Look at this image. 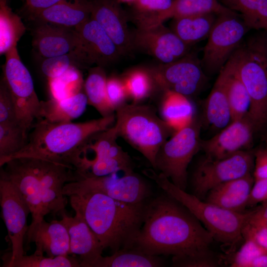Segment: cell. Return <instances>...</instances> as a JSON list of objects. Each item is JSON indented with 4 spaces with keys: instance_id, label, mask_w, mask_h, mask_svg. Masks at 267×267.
Listing matches in <instances>:
<instances>
[{
    "instance_id": "cell-32",
    "label": "cell",
    "mask_w": 267,
    "mask_h": 267,
    "mask_svg": "<svg viewBox=\"0 0 267 267\" xmlns=\"http://www.w3.org/2000/svg\"><path fill=\"white\" fill-rule=\"evenodd\" d=\"M222 70L224 74L225 90L232 122L248 114L250 99L245 87L229 61H227Z\"/></svg>"
},
{
    "instance_id": "cell-27",
    "label": "cell",
    "mask_w": 267,
    "mask_h": 267,
    "mask_svg": "<svg viewBox=\"0 0 267 267\" xmlns=\"http://www.w3.org/2000/svg\"><path fill=\"white\" fill-rule=\"evenodd\" d=\"M173 3V0H134L126 12L137 28H148L169 19Z\"/></svg>"
},
{
    "instance_id": "cell-7",
    "label": "cell",
    "mask_w": 267,
    "mask_h": 267,
    "mask_svg": "<svg viewBox=\"0 0 267 267\" xmlns=\"http://www.w3.org/2000/svg\"><path fill=\"white\" fill-rule=\"evenodd\" d=\"M118 137L114 125L93 134L87 140L81 150L76 170L81 179L134 172L132 159L118 144Z\"/></svg>"
},
{
    "instance_id": "cell-18",
    "label": "cell",
    "mask_w": 267,
    "mask_h": 267,
    "mask_svg": "<svg viewBox=\"0 0 267 267\" xmlns=\"http://www.w3.org/2000/svg\"><path fill=\"white\" fill-rule=\"evenodd\" d=\"M0 172L17 187L29 206L32 215V226L47 215L42 201L41 185L31 158L12 159L0 167Z\"/></svg>"
},
{
    "instance_id": "cell-24",
    "label": "cell",
    "mask_w": 267,
    "mask_h": 267,
    "mask_svg": "<svg viewBox=\"0 0 267 267\" xmlns=\"http://www.w3.org/2000/svg\"><path fill=\"white\" fill-rule=\"evenodd\" d=\"M253 174L221 183L210 190L206 201L236 212H244L254 183Z\"/></svg>"
},
{
    "instance_id": "cell-14",
    "label": "cell",
    "mask_w": 267,
    "mask_h": 267,
    "mask_svg": "<svg viewBox=\"0 0 267 267\" xmlns=\"http://www.w3.org/2000/svg\"><path fill=\"white\" fill-rule=\"evenodd\" d=\"M0 203L2 218L11 243L12 250L3 256L11 261L25 255L24 241L28 230L30 208L15 185L0 172Z\"/></svg>"
},
{
    "instance_id": "cell-1",
    "label": "cell",
    "mask_w": 267,
    "mask_h": 267,
    "mask_svg": "<svg viewBox=\"0 0 267 267\" xmlns=\"http://www.w3.org/2000/svg\"><path fill=\"white\" fill-rule=\"evenodd\" d=\"M214 240L184 206L165 193L146 202L142 225L129 248L172 256L174 262L209 248Z\"/></svg>"
},
{
    "instance_id": "cell-3",
    "label": "cell",
    "mask_w": 267,
    "mask_h": 267,
    "mask_svg": "<svg viewBox=\"0 0 267 267\" xmlns=\"http://www.w3.org/2000/svg\"><path fill=\"white\" fill-rule=\"evenodd\" d=\"M115 119V114L81 123L40 119L34 124L24 147L8 158L4 164L13 158L33 157L76 170L81 148L87 140L93 134L111 127Z\"/></svg>"
},
{
    "instance_id": "cell-23",
    "label": "cell",
    "mask_w": 267,
    "mask_h": 267,
    "mask_svg": "<svg viewBox=\"0 0 267 267\" xmlns=\"http://www.w3.org/2000/svg\"><path fill=\"white\" fill-rule=\"evenodd\" d=\"M60 220L66 227L70 239V254L78 255L80 267L87 265L102 255L104 249L84 219L75 214L71 217L65 212Z\"/></svg>"
},
{
    "instance_id": "cell-48",
    "label": "cell",
    "mask_w": 267,
    "mask_h": 267,
    "mask_svg": "<svg viewBox=\"0 0 267 267\" xmlns=\"http://www.w3.org/2000/svg\"><path fill=\"white\" fill-rule=\"evenodd\" d=\"M267 202V178L255 180L247 207Z\"/></svg>"
},
{
    "instance_id": "cell-37",
    "label": "cell",
    "mask_w": 267,
    "mask_h": 267,
    "mask_svg": "<svg viewBox=\"0 0 267 267\" xmlns=\"http://www.w3.org/2000/svg\"><path fill=\"white\" fill-rule=\"evenodd\" d=\"M29 132L19 124H0V167L26 145Z\"/></svg>"
},
{
    "instance_id": "cell-9",
    "label": "cell",
    "mask_w": 267,
    "mask_h": 267,
    "mask_svg": "<svg viewBox=\"0 0 267 267\" xmlns=\"http://www.w3.org/2000/svg\"><path fill=\"white\" fill-rule=\"evenodd\" d=\"M3 77L11 94L19 124L29 132L42 119L41 101L35 91L31 75L20 59L17 47L5 55Z\"/></svg>"
},
{
    "instance_id": "cell-29",
    "label": "cell",
    "mask_w": 267,
    "mask_h": 267,
    "mask_svg": "<svg viewBox=\"0 0 267 267\" xmlns=\"http://www.w3.org/2000/svg\"><path fill=\"white\" fill-rule=\"evenodd\" d=\"M216 15L207 13L174 18L170 29L185 44L191 46L208 37Z\"/></svg>"
},
{
    "instance_id": "cell-49",
    "label": "cell",
    "mask_w": 267,
    "mask_h": 267,
    "mask_svg": "<svg viewBox=\"0 0 267 267\" xmlns=\"http://www.w3.org/2000/svg\"><path fill=\"white\" fill-rule=\"evenodd\" d=\"M243 239L250 238L267 249V227L251 225L246 223L242 230Z\"/></svg>"
},
{
    "instance_id": "cell-46",
    "label": "cell",
    "mask_w": 267,
    "mask_h": 267,
    "mask_svg": "<svg viewBox=\"0 0 267 267\" xmlns=\"http://www.w3.org/2000/svg\"><path fill=\"white\" fill-rule=\"evenodd\" d=\"M23 5L21 12L26 18L33 21L43 10L54 5L62 0H22Z\"/></svg>"
},
{
    "instance_id": "cell-35",
    "label": "cell",
    "mask_w": 267,
    "mask_h": 267,
    "mask_svg": "<svg viewBox=\"0 0 267 267\" xmlns=\"http://www.w3.org/2000/svg\"><path fill=\"white\" fill-rule=\"evenodd\" d=\"M230 10L241 14L249 29L267 31V0H219Z\"/></svg>"
},
{
    "instance_id": "cell-31",
    "label": "cell",
    "mask_w": 267,
    "mask_h": 267,
    "mask_svg": "<svg viewBox=\"0 0 267 267\" xmlns=\"http://www.w3.org/2000/svg\"><path fill=\"white\" fill-rule=\"evenodd\" d=\"M164 262L160 256L148 255L131 248L120 249L111 255H102L86 267H159Z\"/></svg>"
},
{
    "instance_id": "cell-40",
    "label": "cell",
    "mask_w": 267,
    "mask_h": 267,
    "mask_svg": "<svg viewBox=\"0 0 267 267\" xmlns=\"http://www.w3.org/2000/svg\"><path fill=\"white\" fill-rule=\"evenodd\" d=\"M122 79L128 97L134 103L148 97L156 86L149 70L134 69L127 73Z\"/></svg>"
},
{
    "instance_id": "cell-8",
    "label": "cell",
    "mask_w": 267,
    "mask_h": 267,
    "mask_svg": "<svg viewBox=\"0 0 267 267\" xmlns=\"http://www.w3.org/2000/svg\"><path fill=\"white\" fill-rule=\"evenodd\" d=\"M201 125L196 118L176 132L159 149L154 170L159 171L174 184L185 190L187 168L194 156L201 150Z\"/></svg>"
},
{
    "instance_id": "cell-13",
    "label": "cell",
    "mask_w": 267,
    "mask_h": 267,
    "mask_svg": "<svg viewBox=\"0 0 267 267\" xmlns=\"http://www.w3.org/2000/svg\"><path fill=\"white\" fill-rule=\"evenodd\" d=\"M149 71L156 86L164 91L171 90L187 97L199 93L207 78L197 56L188 53L171 63L161 64Z\"/></svg>"
},
{
    "instance_id": "cell-45",
    "label": "cell",
    "mask_w": 267,
    "mask_h": 267,
    "mask_svg": "<svg viewBox=\"0 0 267 267\" xmlns=\"http://www.w3.org/2000/svg\"><path fill=\"white\" fill-rule=\"evenodd\" d=\"M106 92L108 100L115 111L116 108L126 103L128 97L123 79L116 76L107 78Z\"/></svg>"
},
{
    "instance_id": "cell-42",
    "label": "cell",
    "mask_w": 267,
    "mask_h": 267,
    "mask_svg": "<svg viewBox=\"0 0 267 267\" xmlns=\"http://www.w3.org/2000/svg\"><path fill=\"white\" fill-rule=\"evenodd\" d=\"M244 242L234 254L230 267H250L252 262L259 256L267 253V249L250 238L244 239Z\"/></svg>"
},
{
    "instance_id": "cell-6",
    "label": "cell",
    "mask_w": 267,
    "mask_h": 267,
    "mask_svg": "<svg viewBox=\"0 0 267 267\" xmlns=\"http://www.w3.org/2000/svg\"><path fill=\"white\" fill-rule=\"evenodd\" d=\"M245 87L250 99L248 116L257 131L267 125V56L265 37L240 45L228 60Z\"/></svg>"
},
{
    "instance_id": "cell-43",
    "label": "cell",
    "mask_w": 267,
    "mask_h": 267,
    "mask_svg": "<svg viewBox=\"0 0 267 267\" xmlns=\"http://www.w3.org/2000/svg\"><path fill=\"white\" fill-rule=\"evenodd\" d=\"M222 258L208 248L189 257L173 263L180 267H217L221 265Z\"/></svg>"
},
{
    "instance_id": "cell-20",
    "label": "cell",
    "mask_w": 267,
    "mask_h": 267,
    "mask_svg": "<svg viewBox=\"0 0 267 267\" xmlns=\"http://www.w3.org/2000/svg\"><path fill=\"white\" fill-rule=\"evenodd\" d=\"M91 17L103 29L118 47L122 56L134 51L126 12L118 0H86Z\"/></svg>"
},
{
    "instance_id": "cell-25",
    "label": "cell",
    "mask_w": 267,
    "mask_h": 267,
    "mask_svg": "<svg viewBox=\"0 0 267 267\" xmlns=\"http://www.w3.org/2000/svg\"><path fill=\"white\" fill-rule=\"evenodd\" d=\"M90 17L86 0H62L40 12L33 22L47 23L76 29Z\"/></svg>"
},
{
    "instance_id": "cell-30",
    "label": "cell",
    "mask_w": 267,
    "mask_h": 267,
    "mask_svg": "<svg viewBox=\"0 0 267 267\" xmlns=\"http://www.w3.org/2000/svg\"><path fill=\"white\" fill-rule=\"evenodd\" d=\"M161 106L163 119L175 132L191 123L194 117V108L188 98L179 93L164 91Z\"/></svg>"
},
{
    "instance_id": "cell-4",
    "label": "cell",
    "mask_w": 267,
    "mask_h": 267,
    "mask_svg": "<svg viewBox=\"0 0 267 267\" xmlns=\"http://www.w3.org/2000/svg\"><path fill=\"white\" fill-rule=\"evenodd\" d=\"M142 173L165 193L184 206L213 235L214 240L233 248L243 239L242 230L250 211L233 212L201 200L178 188L154 169H145Z\"/></svg>"
},
{
    "instance_id": "cell-44",
    "label": "cell",
    "mask_w": 267,
    "mask_h": 267,
    "mask_svg": "<svg viewBox=\"0 0 267 267\" xmlns=\"http://www.w3.org/2000/svg\"><path fill=\"white\" fill-rule=\"evenodd\" d=\"M14 103L8 88L3 78L0 83V124H16Z\"/></svg>"
},
{
    "instance_id": "cell-36",
    "label": "cell",
    "mask_w": 267,
    "mask_h": 267,
    "mask_svg": "<svg viewBox=\"0 0 267 267\" xmlns=\"http://www.w3.org/2000/svg\"><path fill=\"white\" fill-rule=\"evenodd\" d=\"M207 13L217 15L238 14L223 5L219 0H173L169 18Z\"/></svg>"
},
{
    "instance_id": "cell-12",
    "label": "cell",
    "mask_w": 267,
    "mask_h": 267,
    "mask_svg": "<svg viewBox=\"0 0 267 267\" xmlns=\"http://www.w3.org/2000/svg\"><path fill=\"white\" fill-rule=\"evenodd\" d=\"M248 29L238 14L217 15L203 48V68L209 74L220 73Z\"/></svg>"
},
{
    "instance_id": "cell-38",
    "label": "cell",
    "mask_w": 267,
    "mask_h": 267,
    "mask_svg": "<svg viewBox=\"0 0 267 267\" xmlns=\"http://www.w3.org/2000/svg\"><path fill=\"white\" fill-rule=\"evenodd\" d=\"M48 81L50 98L63 99L84 90L82 74L80 69L76 66L62 76Z\"/></svg>"
},
{
    "instance_id": "cell-34",
    "label": "cell",
    "mask_w": 267,
    "mask_h": 267,
    "mask_svg": "<svg viewBox=\"0 0 267 267\" xmlns=\"http://www.w3.org/2000/svg\"><path fill=\"white\" fill-rule=\"evenodd\" d=\"M8 0H0V54L5 55L17 44L26 31L22 17L14 13Z\"/></svg>"
},
{
    "instance_id": "cell-41",
    "label": "cell",
    "mask_w": 267,
    "mask_h": 267,
    "mask_svg": "<svg viewBox=\"0 0 267 267\" xmlns=\"http://www.w3.org/2000/svg\"><path fill=\"white\" fill-rule=\"evenodd\" d=\"M73 66L80 69L74 54L71 52L62 55L44 58L41 64V70L48 80L62 76Z\"/></svg>"
},
{
    "instance_id": "cell-47",
    "label": "cell",
    "mask_w": 267,
    "mask_h": 267,
    "mask_svg": "<svg viewBox=\"0 0 267 267\" xmlns=\"http://www.w3.org/2000/svg\"><path fill=\"white\" fill-rule=\"evenodd\" d=\"M253 176L255 180L267 178V141L264 146L253 151Z\"/></svg>"
},
{
    "instance_id": "cell-5",
    "label": "cell",
    "mask_w": 267,
    "mask_h": 267,
    "mask_svg": "<svg viewBox=\"0 0 267 267\" xmlns=\"http://www.w3.org/2000/svg\"><path fill=\"white\" fill-rule=\"evenodd\" d=\"M115 112L118 136L141 153L154 169L159 149L176 132L152 106L126 102Z\"/></svg>"
},
{
    "instance_id": "cell-16",
    "label": "cell",
    "mask_w": 267,
    "mask_h": 267,
    "mask_svg": "<svg viewBox=\"0 0 267 267\" xmlns=\"http://www.w3.org/2000/svg\"><path fill=\"white\" fill-rule=\"evenodd\" d=\"M134 50L146 53L161 64L174 62L189 52L190 46L163 23L131 31Z\"/></svg>"
},
{
    "instance_id": "cell-53",
    "label": "cell",
    "mask_w": 267,
    "mask_h": 267,
    "mask_svg": "<svg viewBox=\"0 0 267 267\" xmlns=\"http://www.w3.org/2000/svg\"><path fill=\"white\" fill-rule=\"evenodd\" d=\"M118 0L120 3L121 2H126V3H128L129 4H130L134 0Z\"/></svg>"
},
{
    "instance_id": "cell-11",
    "label": "cell",
    "mask_w": 267,
    "mask_h": 267,
    "mask_svg": "<svg viewBox=\"0 0 267 267\" xmlns=\"http://www.w3.org/2000/svg\"><path fill=\"white\" fill-rule=\"evenodd\" d=\"M254 167L253 151L249 150L221 159L205 157L198 163L192 174V194L204 200L208 192L217 185L253 174Z\"/></svg>"
},
{
    "instance_id": "cell-17",
    "label": "cell",
    "mask_w": 267,
    "mask_h": 267,
    "mask_svg": "<svg viewBox=\"0 0 267 267\" xmlns=\"http://www.w3.org/2000/svg\"><path fill=\"white\" fill-rule=\"evenodd\" d=\"M30 158L38 176L46 214L55 216L65 212L67 199L63 194V189L67 183L80 180L76 170L47 160Z\"/></svg>"
},
{
    "instance_id": "cell-51",
    "label": "cell",
    "mask_w": 267,
    "mask_h": 267,
    "mask_svg": "<svg viewBox=\"0 0 267 267\" xmlns=\"http://www.w3.org/2000/svg\"><path fill=\"white\" fill-rule=\"evenodd\" d=\"M250 267H267V253L255 259L251 263Z\"/></svg>"
},
{
    "instance_id": "cell-10",
    "label": "cell",
    "mask_w": 267,
    "mask_h": 267,
    "mask_svg": "<svg viewBox=\"0 0 267 267\" xmlns=\"http://www.w3.org/2000/svg\"><path fill=\"white\" fill-rule=\"evenodd\" d=\"M120 172L108 175L86 178L78 181L67 183L63 194L70 195L85 191L104 194L122 202L137 204L149 200L151 189L147 181L134 172Z\"/></svg>"
},
{
    "instance_id": "cell-26",
    "label": "cell",
    "mask_w": 267,
    "mask_h": 267,
    "mask_svg": "<svg viewBox=\"0 0 267 267\" xmlns=\"http://www.w3.org/2000/svg\"><path fill=\"white\" fill-rule=\"evenodd\" d=\"M219 75L205 101L203 115L207 124L219 131L231 122V114L227 98L225 77L221 70Z\"/></svg>"
},
{
    "instance_id": "cell-50",
    "label": "cell",
    "mask_w": 267,
    "mask_h": 267,
    "mask_svg": "<svg viewBox=\"0 0 267 267\" xmlns=\"http://www.w3.org/2000/svg\"><path fill=\"white\" fill-rule=\"evenodd\" d=\"M247 223L253 226L267 227V202L250 211Z\"/></svg>"
},
{
    "instance_id": "cell-15",
    "label": "cell",
    "mask_w": 267,
    "mask_h": 267,
    "mask_svg": "<svg viewBox=\"0 0 267 267\" xmlns=\"http://www.w3.org/2000/svg\"><path fill=\"white\" fill-rule=\"evenodd\" d=\"M78 44L72 51L80 69L105 67L122 55L113 40L91 17L78 28Z\"/></svg>"
},
{
    "instance_id": "cell-22",
    "label": "cell",
    "mask_w": 267,
    "mask_h": 267,
    "mask_svg": "<svg viewBox=\"0 0 267 267\" xmlns=\"http://www.w3.org/2000/svg\"><path fill=\"white\" fill-rule=\"evenodd\" d=\"M28 243L36 245L35 253L54 257L70 254V239L67 229L61 221L46 222L44 219L29 226L26 234Z\"/></svg>"
},
{
    "instance_id": "cell-21",
    "label": "cell",
    "mask_w": 267,
    "mask_h": 267,
    "mask_svg": "<svg viewBox=\"0 0 267 267\" xmlns=\"http://www.w3.org/2000/svg\"><path fill=\"white\" fill-rule=\"evenodd\" d=\"M32 32V45L44 59L72 52L78 44V33L69 28L43 22H35Z\"/></svg>"
},
{
    "instance_id": "cell-19",
    "label": "cell",
    "mask_w": 267,
    "mask_h": 267,
    "mask_svg": "<svg viewBox=\"0 0 267 267\" xmlns=\"http://www.w3.org/2000/svg\"><path fill=\"white\" fill-rule=\"evenodd\" d=\"M256 129L248 114L231 122L212 137L201 141L205 157L221 159L251 147Z\"/></svg>"
},
{
    "instance_id": "cell-39",
    "label": "cell",
    "mask_w": 267,
    "mask_h": 267,
    "mask_svg": "<svg viewBox=\"0 0 267 267\" xmlns=\"http://www.w3.org/2000/svg\"><path fill=\"white\" fill-rule=\"evenodd\" d=\"M2 267H80L78 258L59 256L54 257L33 253L11 261L3 262Z\"/></svg>"
},
{
    "instance_id": "cell-33",
    "label": "cell",
    "mask_w": 267,
    "mask_h": 267,
    "mask_svg": "<svg viewBox=\"0 0 267 267\" xmlns=\"http://www.w3.org/2000/svg\"><path fill=\"white\" fill-rule=\"evenodd\" d=\"M107 79L104 67L96 66L89 68L84 83V90L88 104L93 106L103 117L115 114V110L107 95Z\"/></svg>"
},
{
    "instance_id": "cell-2",
    "label": "cell",
    "mask_w": 267,
    "mask_h": 267,
    "mask_svg": "<svg viewBox=\"0 0 267 267\" xmlns=\"http://www.w3.org/2000/svg\"><path fill=\"white\" fill-rule=\"evenodd\" d=\"M75 214L88 223L104 250L129 248L141 228L147 202L128 203L104 194L85 191L68 196Z\"/></svg>"
},
{
    "instance_id": "cell-52",
    "label": "cell",
    "mask_w": 267,
    "mask_h": 267,
    "mask_svg": "<svg viewBox=\"0 0 267 267\" xmlns=\"http://www.w3.org/2000/svg\"><path fill=\"white\" fill-rule=\"evenodd\" d=\"M265 49L266 52V54L267 56V34L266 36H265Z\"/></svg>"
},
{
    "instance_id": "cell-28",
    "label": "cell",
    "mask_w": 267,
    "mask_h": 267,
    "mask_svg": "<svg viewBox=\"0 0 267 267\" xmlns=\"http://www.w3.org/2000/svg\"><path fill=\"white\" fill-rule=\"evenodd\" d=\"M41 103L42 119L52 122H69L83 114L88 101L83 90L63 99L50 98L47 100L41 101Z\"/></svg>"
}]
</instances>
